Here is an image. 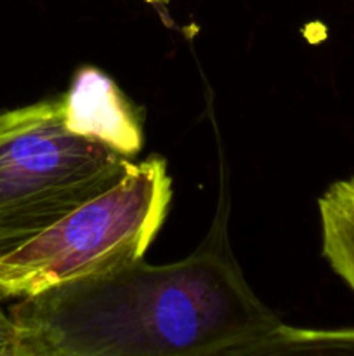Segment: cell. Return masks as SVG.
<instances>
[{
	"mask_svg": "<svg viewBox=\"0 0 354 356\" xmlns=\"http://www.w3.org/2000/svg\"><path fill=\"white\" fill-rule=\"evenodd\" d=\"M9 315L23 356H217L281 323L219 247L66 282Z\"/></svg>",
	"mask_w": 354,
	"mask_h": 356,
	"instance_id": "6da1fadb",
	"label": "cell"
},
{
	"mask_svg": "<svg viewBox=\"0 0 354 356\" xmlns=\"http://www.w3.org/2000/svg\"><path fill=\"white\" fill-rule=\"evenodd\" d=\"M172 181L162 156L132 162L111 188L0 257V301L142 259L167 218Z\"/></svg>",
	"mask_w": 354,
	"mask_h": 356,
	"instance_id": "7a4b0ae2",
	"label": "cell"
},
{
	"mask_svg": "<svg viewBox=\"0 0 354 356\" xmlns=\"http://www.w3.org/2000/svg\"><path fill=\"white\" fill-rule=\"evenodd\" d=\"M130 163L71 134L62 96L0 111V257L113 186Z\"/></svg>",
	"mask_w": 354,
	"mask_h": 356,
	"instance_id": "3957f363",
	"label": "cell"
},
{
	"mask_svg": "<svg viewBox=\"0 0 354 356\" xmlns=\"http://www.w3.org/2000/svg\"><path fill=\"white\" fill-rule=\"evenodd\" d=\"M62 120L71 134L130 159L141 152L142 129L117 83L92 66L78 70L62 94Z\"/></svg>",
	"mask_w": 354,
	"mask_h": 356,
	"instance_id": "277c9868",
	"label": "cell"
},
{
	"mask_svg": "<svg viewBox=\"0 0 354 356\" xmlns=\"http://www.w3.org/2000/svg\"><path fill=\"white\" fill-rule=\"evenodd\" d=\"M217 356H354V329H298L280 323Z\"/></svg>",
	"mask_w": 354,
	"mask_h": 356,
	"instance_id": "5b68a950",
	"label": "cell"
},
{
	"mask_svg": "<svg viewBox=\"0 0 354 356\" xmlns=\"http://www.w3.org/2000/svg\"><path fill=\"white\" fill-rule=\"evenodd\" d=\"M323 254L354 292V177L330 184L318 200Z\"/></svg>",
	"mask_w": 354,
	"mask_h": 356,
	"instance_id": "8992f818",
	"label": "cell"
},
{
	"mask_svg": "<svg viewBox=\"0 0 354 356\" xmlns=\"http://www.w3.org/2000/svg\"><path fill=\"white\" fill-rule=\"evenodd\" d=\"M0 356H23L16 325L9 312L6 313L2 308H0Z\"/></svg>",
	"mask_w": 354,
	"mask_h": 356,
	"instance_id": "52a82bcc",
	"label": "cell"
}]
</instances>
